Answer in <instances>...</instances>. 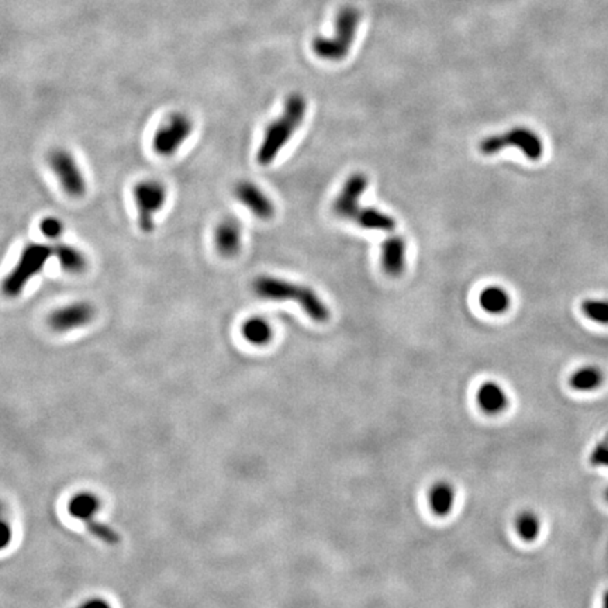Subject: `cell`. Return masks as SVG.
Returning <instances> with one entry per match:
<instances>
[{
	"label": "cell",
	"instance_id": "cell-1",
	"mask_svg": "<svg viewBox=\"0 0 608 608\" xmlns=\"http://www.w3.org/2000/svg\"><path fill=\"white\" fill-rule=\"evenodd\" d=\"M252 290L258 297L274 301H296L313 321L325 323L330 309L321 297L309 286L289 282L286 279L262 275L253 279Z\"/></svg>",
	"mask_w": 608,
	"mask_h": 608
},
{
	"label": "cell",
	"instance_id": "cell-2",
	"mask_svg": "<svg viewBox=\"0 0 608 608\" xmlns=\"http://www.w3.org/2000/svg\"><path fill=\"white\" fill-rule=\"evenodd\" d=\"M306 110L307 103L301 95L294 93L286 99L283 113L267 127L262 143L256 151V162L260 166H268L276 159L300 127Z\"/></svg>",
	"mask_w": 608,
	"mask_h": 608
},
{
	"label": "cell",
	"instance_id": "cell-3",
	"mask_svg": "<svg viewBox=\"0 0 608 608\" xmlns=\"http://www.w3.org/2000/svg\"><path fill=\"white\" fill-rule=\"evenodd\" d=\"M361 20V12L357 8H342L335 20L334 37H316L313 39V51L323 60L341 61L350 53L355 39L357 28Z\"/></svg>",
	"mask_w": 608,
	"mask_h": 608
},
{
	"label": "cell",
	"instance_id": "cell-4",
	"mask_svg": "<svg viewBox=\"0 0 608 608\" xmlns=\"http://www.w3.org/2000/svg\"><path fill=\"white\" fill-rule=\"evenodd\" d=\"M53 255L54 248L50 245L39 242L26 245L20 253L17 264L3 280V293L8 297L20 296L27 283L42 271Z\"/></svg>",
	"mask_w": 608,
	"mask_h": 608
},
{
	"label": "cell",
	"instance_id": "cell-5",
	"mask_svg": "<svg viewBox=\"0 0 608 608\" xmlns=\"http://www.w3.org/2000/svg\"><path fill=\"white\" fill-rule=\"evenodd\" d=\"M508 147L519 150L530 161H538L544 154V143L541 137L527 127H514L503 134L483 138L479 144V151L483 155L490 157Z\"/></svg>",
	"mask_w": 608,
	"mask_h": 608
},
{
	"label": "cell",
	"instance_id": "cell-6",
	"mask_svg": "<svg viewBox=\"0 0 608 608\" xmlns=\"http://www.w3.org/2000/svg\"><path fill=\"white\" fill-rule=\"evenodd\" d=\"M133 196L138 213V227L143 233L150 234L155 229V214L166 203V188L159 181L145 179L133 188Z\"/></svg>",
	"mask_w": 608,
	"mask_h": 608
},
{
	"label": "cell",
	"instance_id": "cell-7",
	"mask_svg": "<svg viewBox=\"0 0 608 608\" xmlns=\"http://www.w3.org/2000/svg\"><path fill=\"white\" fill-rule=\"evenodd\" d=\"M193 132L192 120L182 113L172 114L152 137V150L161 157L175 154Z\"/></svg>",
	"mask_w": 608,
	"mask_h": 608
},
{
	"label": "cell",
	"instance_id": "cell-8",
	"mask_svg": "<svg viewBox=\"0 0 608 608\" xmlns=\"http://www.w3.org/2000/svg\"><path fill=\"white\" fill-rule=\"evenodd\" d=\"M48 165L68 196L78 199L86 193L84 177L69 151L64 148L53 150L48 154Z\"/></svg>",
	"mask_w": 608,
	"mask_h": 608
},
{
	"label": "cell",
	"instance_id": "cell-9",
	"mask_svg": "<svg viewBox=\"0 0 608 608\" xmlns=\"http://www.w3.org/2000/svg\"><path fill=\"white\" fill-rule=\"evenodd\" d=\"M96 316L93 304L89 301H75L54 310L48 316V325L57 332H68L88 325Z\"/></svg>",
	"mask_w": 608,
	"mask_h": 608
},
{
	"label": "cell",
	"instance_id": "cell-10",
	"mask_svg": "<svg viewBox=\"0 0 608 608\" xmlns=\"http://www.w3.org/2000/svg\"><path fill=\"white\" fill-rule=\"evenodd\" d=\"M369 181L366 175L361 172L352 173V175L345 181L339 195L334 200L332 210L339 219H352L359 211V200L365 190L368 189Z\"/></svg>",
	"mask_w": 608,
	"mask_h": 608
},
{
	"label": "cell",
	"instance_id": "cell-11",
	"mask_svg": "<svg viewBox=\"0 0 608 608\" xmlns=\"http://www.w3.org/2000/svg\"><path fill=\"white\" fill-rule=\"evenodd\" d=\"M234 196L259 220H271L275 204L268 195L251 181H241L234 188Z\"/></svg>",
	"mask_w": 608,
	"mask_h": 608
},
{
	"label": "cell",
	"instance_id": "cell-12",
	"mask_svg": "<svg viewBox=\"0 0 608 608\" xmlns=\"http://www.w3.org/2000/svg\"><path fill=\"white\" fill-rule=\"evenodd\" d=\"M407 242L402 235H390L382 244V268L388 275L397 278L406 268Z\"/></svg>",
	"mask_w": 608,
	"mask_h": 608
},
{
	"label": "cell",
	"instance_id": "cell-13",
	"mask_svg": "<svg viewBox=\"0 0 608 608\" xmlns=\"http://www.w3.org/2000/svg\"><path fill=\"white\" fill-rule=\"evenodd\" d=\"M476 403L485 414L497 415L508 409L510 400L501 384L494 380H486L477 388Z\"/></svg>",
	"mask_w": 608,
	"mask_h": 608
},
{
	"label": "cell",
	"instance_id": "cell-14",
	"mask_svg": "<svg viewBox=\"0 0 608 608\" xmlns=\"http://www.w3.org/2000/svg\"><path fill=\"white\" fill-rule=\"evenodd\" d=\"M427 500L429 510L433 515L445 518L454 511L456 503V489L448 481H437L429 488Z\"/></svg>",
	"mask_w": 608,
	"mask_h": 608
},
{
	"label": "cell",
	"instance_id": "cell-15",
	"mask_svg": "<svg viewBox=\"0 0 608 608\" xmlns=\"http://www.w3.org/2000/svg\"><path fill=\"white\" fill-rule=\"evenodd\" d=\"M242 242V230L234 219H226L214 231V244L223 256H234L238 253Z\"/></svg>",
	"mask_w": 608,
	"mask_h": 608
},
{
	"label": "cell",
	"instance_id": "cell-16",
	"mask_svg": "<svg viewBox=\"0 0 608 608\" xmlns=\"http://www.w3.org/2000/svg\"><path fill=\"white\" fill-rule=\"evenodd\" d=\"M54 255L58 259L61 269L71 275L83 274L88 268V258L76 247L68 244H58L54 247Z\"/></svg>",
	"mask_w": 608,
	"mask_h": 608
},
{
	"label": "cell",
	"instance_id": "cell-17",
	"mask_svg": "<svg viewBox=\"0 0 608 608\" xmlns=\"http://www.w3.org/2000/svg\"><path fill=\"white\" fill-rule=\"evenodd\" d=\"M354 220L362 229L386 233L395 231L397 224L392 215H388L387 213H383L375 207H361L359 211L355 214Z\"/></svg>",
	"mask_w": 608,
	"mask_h": 608
},
{
	"label": "cell",
	"instance_id": "cell-18",
	"mask_svg": "<svg viewBox=\"0 0 608 608\" xmlns=\"http://www.w3.org/2000/svg\"><path fill=\"white\" fill-rule=\"evenodd\" d=\"M541 528L542 521L534 510L519 511L514 518V531L523 542H535L541 535Z\"/></svg>",
	"mask_w": 608,
	"mask_h": 608
},
{
	"label": "cell",
	"instance_id": "cell-19",
	"mask_svg": "<svg viewBox=\"0 0 608 608\" xmlns=\"http://www.w3.org/2000/svg\"><path fill=\"white\" fill-rule=\"evenodd\" d=\"M604 383V373L600 368L587 365L575 370L569 377V386L580 393L594 392Z\"/></svg>",
	"mask_w": 608,
	"mask_h": 608
},
{
	"label": "cell",
	"instance_id": "cell-20",
	"mask_svg": "<svg viewBox=\"0 0 608 608\" xmlns=\"http://www.w3.org/2000/svg\"><path fill=\"white\" fill-rule=\"evenodd\" d=\"M241 334L247 342L262 346L272 341L274 330L264 317H251L242 323Z\"/></svg>",
	"mask_w": 608,
	"mask_h": 608
},
{
	"label": "cell",
	"instance_id": "cell-21",
	"mask_svg": "<svg viewBox=\"0 0 608 608\" xmlns=\"http://www.w3.org/2000/svg\"><path fill=\"white\" fill-rule=\"evenodd\" d=\"M479 304L490 314H503L510 307V296L500 286H489L481 292Z\"/></svg>",
	"mask_w": 608,
	"mask_h": 608
},
{
	"label": "cell",
	"instance_id": "cell-22",
	"mask_svg": "<svg viewBox=\"0 0 608 608\" xmlns=\"http://www.w3.org/2000/svg\"><path fill=\"white\" fill-rule=\"evenodd\" d=\"M98 508H99V503L96 497L88 493L76 494L69 504L71 514L78 519L83 521V523H86V521L91 518H95V512L98 511Z\"/></svg>",
	"mask_w": 608,
	"mask_h": 608
},
{
	"label": "cell",
	"instance_id": "cell-23",
	"mask_svg": "<svg viewBox=\"0 0 608 608\" xmlns=\"http://www.w3.org/2000/svg\"><path fill=\"white\" fill-rule=\"evenodd\" d=\"M583 314L601 325H608V300L589 298L582 303Z\"/></svg>",
	"mask_w": 608,
	"mask_h": 608
},
{
	"label": "cell",
	"instance_id": "cell-24",
	"mask_svg": "<svg viewBox=\"0 0 608 608\" xmlns=\"http://www.w3.org/2000/svg\"><path fill=\"white\" fill-rule=\"evenodd\" d=\"M86 530H88L93 537H96L98 539L109 544V545H117L120 542V537L118 534L110 528L109 526L100 523L96 518H91L84 523Z\"/></svg>",
	"mask_w": 608,
	"mask_h": 608
},
{
	"label": "cell",
	"instance_id": "cell-25",
	"mask_svg": "<svg viewBox=\"0 0 608 608\" xmlns=\"http://www.w3.org/2000/svg\"><path fill=\"white\" fill-rule=\"evenodd\" d=\"M39 231L46 238L57 240L64 233V224L57 217H46L39 223Z\"/></svg>",
	"mask_w": 608,
	"mask_h": 608
},
{
	"label": "cell",
	"instance_id": "cell-26",
	"mask_svg": "<svg viewBox=\"0 0 608 608\" xmlns=\"http://www.w3.org/2000/svg\"><path fill=\"white\" fill-rule=\"evenodd\" d=\"M590 462L594 466H608V444H598L590 455Z\"/></svg>",
	"mask_w": 608,
	"mask_h": 608
},
{
	"label": "cell",
	"instance_id": "cell-27",
	"mask_svg": "<svg viewBox=\"0 0 608 608\" xmlns=\"http://www.w3.org/2000/svg\"><path fill=\"white\" fill-rule=\"evenodd\" d=\"M76 608H110V605L106 601H103V600L95 598V600H89V601L83 602L82 605H79Z\"/></svg>",
	"mask_w": 608,
	"mask_h": 608
},
{
	"label": "cell",
	"instance_id": "cell-28",
	"mask_svg": "<svg viewBox=\"0 0 608 608\" xmlns=\"http://www.w3.org/2000/svg\"><path fill=\"white\" fill-rule=\"evenodd\" d=\"M9 534H10V528L6 526V523H3V531H2V541H3V548H6V545H8V542L10 541L9 539Z\"/></svg>",
	"mask_w": 608,
	"mask_h": 608
},
{
	"label": "cell",
	"instance_id": "cell-29",
	"mask_svg": "<svg viewBox=\"0 0 608 608\" xmlns=\"http://www.w3.org/2000/svg\"><path fill=\"white\" fill-rule=\"evenodd\" d=\"M601 608H608V590H605L604 594H602V605H601Z\"/></svg>",
	"mask_w": 608,
	"mask_h": 608
},
{
	"label": "cell",
	"instance_id": "cell-30",
	"mask_svg": "<svg viewBox=\"0 0 608 608\" xmlns=\"http://www.w3.org/2000/svg\"><path fill=\"white\" fill-rule=\"evenodd\" d=\"M605 500H607V501H608V488H607V489H605Z\"/></svg>",
	"mask_w": 608,
	"mask_h": 608
}]
</instances>
